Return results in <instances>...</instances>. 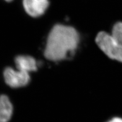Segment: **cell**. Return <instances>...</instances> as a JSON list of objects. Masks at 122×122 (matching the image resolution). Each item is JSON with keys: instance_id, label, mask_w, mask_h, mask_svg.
Returning <instances> with one entry per match:
<instances>
[{"instance_id": "cell-7", "label": "cell", "mask_w": 122, "mask_h": 122, "mask_svg": "<svg viewBox=\"0 0 122 122\" xmlns=\"http://www.w3.org/2000/svg\"><path fill=\"white\" fill-rule=\"evenodd\" d=\"M107 122H122V118L119 117H115Z\"/></svg>"}, {"instance_id": "cell-4", "label": "cell", "mask_w": 122, "mask_h": 122, "mask_svg": "<svg viewBox=\"0 0 122 122\" xmlns=\"http://www.w3.org/2000/svg\"><path fill=\"white\" fill-rule=\"evenodd\" d=\"M22 5L26 14L34 18L45 14L50 6L49 0H22Z\"/></svg>"}, {"instance_id": "cell-1", "label": "cell", "mask_w": 122, "mask_h": 122, "mask_svg": "<svg viewBox=\"0 0 122 122\" xmlns=\"http://www.w3.org/2000/svg\"><path fill=\"white\" fill-rule=\"evenodd\" d=\"M79 41V34L75 28L58 24L48 34L43 54L51 61L65 60L74 54Z\"/></svg>"}, {"instance_id": "cell-5", "label": "cell", "mask_w": 122, "mask_h": 122, "mask_svg": "<svg viewBox=\"0 0 122 122\" xmlns=\"http://www.w3.org/2000/svg\"><path fill=\"white\" fill-rule=\"evenodd\" d=\"M16 69L30 73L38 69L37 62L34 57L29 55H18L14 59Z\"/></svg>"}, {"instance_id": "cell-2", "label": "cell", "mask_w": 122, "mask_h": 122, "mask_svg": "<svg viewBox=\"0 0 122 122\" xmlns=\"http://www.w3.org/2000/svg\"><path fill=\"white\" fill-rule=\"evenodd\" d=\"M96 42L108 58L122 63V22L115 24L110 34L105 31L98 33Z\"/></svg>"}, {"instance_id": "cell-8", "label": "cell", "mask_w": 122, "mask_h": 122, "mask_svg": "<svg viewBox=\"0 0 122 122\" xmlns=\"http://www.w3.org/2000/svg\"><path fill=\"white\" fill-rule=\"evenodd\" d=\"M3 1L5 2H6V3H11V2H12L13 1H14V0H3Z\"/></svg>"}, {"instance_id": "cell-3", "label": "cell", "mask_w": 122, "mask_h": 122, "mask_svg": "<svg viewBox=\"0 0 122 122\" xmlns=\"http://www.w3.org/2000/svg\"><path fill=\"white\" fill-rule=\"evenodd\" d=\"M3 76L6 84L14 89L25 86L30 81V73L11 67L5 68Z\"/></svg>"}, {"instance_id": "cell-6", "label": "cell", "mask_w": 122, "mask_h": 122, "mask_svg": "<svg viewBox=\"0 0 122 122\" xmlns=\"http://www.w3.org/2000/svg\"><path fill=\"white\" fill-rule=\"evenodd\" d=\"M13 114V105L6 95L0 96V122H8Z\"/></svg>"}]
</instances>
